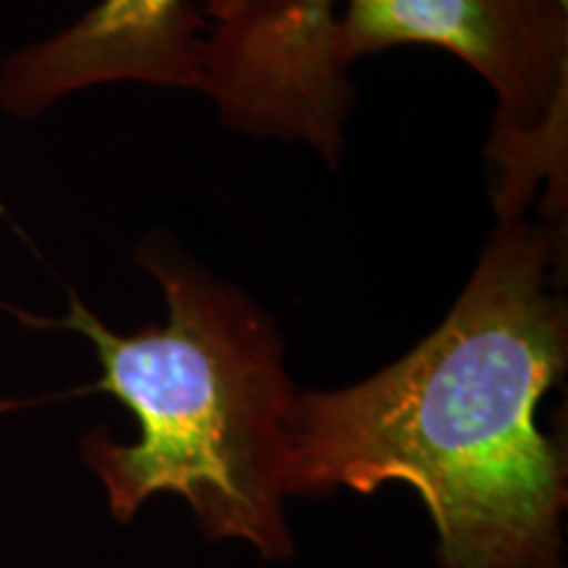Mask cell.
Instances as JSON below:
<instances>
[{
    "mask_svg": "<svg viewBox=\"0 0 568 568\" xmlns=\"http://www.w3.org/2000/svg\"><path fill=\"white\" fill-rule=\"evenodd\" d=\"M566 3H568V0H566Z\"/></svg>",
    "mask_w": 568,
    "mask_h": 568,
    "instance_id": "cell-6",
    "label": "cell"
},
{
    "mask_svg": "<svg viewBox=\"0 0 568 568\" xmlns=\"http://www.w3.org/2000/svg\"><path fill=\"white\" fill-rule=\"evenodd\" d=\"M134 255L166 301L163 326L116 335L74 293L63 318L19 314L24 324L88 337L103 368L90 389L113 395L138 418V443L116 445L98 429L82 439L84 460L122 524L151 495L174 493L193 506L205 535L287 556L282 500L295 387L274 318L169 232L148 234Z\"/></svg>",
    "mask_w": 568,
    "mask_h": 568,
    "instance_id": "cell-2",
    "label": "cell"
},
{
    "mask_svg": "<svg viewBox=\"0 0 568 568\" xmlns=\"http://www.w3.org/2000/svg\"><path fill=\"white\" fill-rule=\"evenodd\" d=\"M282 3H293V0H205L201 11L209 21H216L226 17V13L240 11V9H253V6H282Z\"/></svg>",
    "mask_w": 568,
    "mask_h": 568,
    "instance_id": "cell-5",
    "label": "cell"
},
{
    "mask_svg": "<svg viewBox=\"0 0 568 568\" xmlns=\"http://www.w3.org/2000/svg\"><path fill=\"white\" fill-rule=\"evenodd\" d=\"M209 19L190 0H98L0 63V105L34 119L61 98L113 82L201 90Z\"/></svg>",
    "mask_w": 568,
    "mask_h": 568,
    "instance_id": "cell-4",
    "label": "cell"
},
{
    "mask_svg": "<svg viewBox=\"0 0 568 568\" xmlns=\"http://www.w3.org/2000/svg\"><path fill=\"white\" fill-rule=\"evenodd\" d=\"M564 232L497 219L445 322L358 385L295 393L284 493L422 495L445 568H558L566 456L537 426L564 379Z\"/></svg>",
    "mask_w": 568,
    "mask_h": 568,
    "instance_id": "cell-1",
    "label": "cell"
},
{
    "mask_svg": "<svg viewBox=\"0 0 568 568\" xmlns=\"http://www.w3.org/2000/svg\"><path fill=\"white\" fill-rule=\"evenodd\" d=\"M343 55L353 63L397 45L458 55L495 92L489 159L500 169L497 219L527 216L548 187L564 216L568 182L566 0H339Z\"/></svg>",
    "mask_w": 568,
    "mask_h": 568,
    "instance_id": "cell-3",
    "label": "cell"
}]
</instances>
